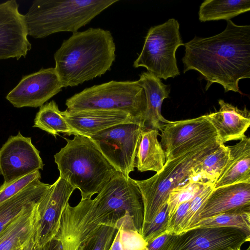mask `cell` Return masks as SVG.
Returning a JSON list of instances; mask_svg holds the SVG:
<instances>
[{"label":"cell","instance_id":"6da1fadb","mask_svg":"<svg viewBox=\"0 0 250 250\" xmlns=\"http://www.w3.org/2000/svg\"><path fill=\"white\" fill-rule=\"evenodd\" d=\"M225 29L208 38H194L184 44V73L195 70L208 82L222 85L225 92L241 93L240 80L250 78V26L227 21Z\"/></svg>","mask_w":250,"mask_h":250},{"label":"cell","instance_id":"7a4b0ae2","mask_svg":"<svg viewBox=\"0 0 250 250\" xmlns=\"http://www.w3.org/2000/svg\"><path fill=\"white\" fill-rule=\"evenodd\" d=\"M111 33L89 28L73 33L54 54L55 69L62 87L75 86L104 74L115 60Z\"/></svg>","mask_w":250,"mask_h":250},{"label":"cell","instance_id":"3957f363","mask_svg":"<svg viewBox=\"0 0 250 250\" xmlns=\"http://www.w3.org/2000/svg\"><path fill=\"white\" fill-rule=\"evenodd\" d=\"M66 145L54 156L60 176L81 192V199L98 193L117 172L90 138H64Z\"/></svg>","mask_w":250,"mask_h":250},{"label":"cell","instance_id":"277c9868","mask_svg":"<svg viewBox=\"0 0 250 250\" xmlns=\"http://www.w3.org/2000/svg\"><path fill=\"white\" fill-rule=\"evenodd\" d=\"M118 0H36L24 15L28 35L74 33Z\"/></svg>","mask_w":250,"mask_h":250},{"label":"cell","instance_id":"5b68a950","mask_svg":"<svg viewBox=\"0 0 250 250\" xmlns=\"http://www.w3.org/2000/svg\"><path fill=\"white\" fill-rule=\"evenodd\" d=\"M221 144L218 137L214 138L176 158L166 161L162 170L152 177L144 180H135L143 203L142 228L159 212L173 189L190 180H199L194 167Z\"/></svg>","mask_w":250,"mask_h":250},{"label":"cell","instance_id":"8992f818","mask_svg":"<svg viewBox=\"0 0 250 250\" xmlns=\"http://www.w3.org/2000/svg\"><path fill=\"white\" fill-rule=\"evenodd\" d=\"M65 105L68 110L119 111L144 120L146 101L145 91L137 81H111L74 94L66 100Z\"/></svg>","mask_w":250,"mask_h":250},{"label":"cell","instance_id":"52a82bcc","mask_svg":"<svg viewBox=\"0 0 250 250\" xmlns=\"http://www.w3.org/2000/svg\"><path fill=\"white\" fill-rule=\"evenodd\" d=\"M179 27L178 21L173 18L150 27L134 67H145L149 73L164 80L179 75L175 54L177 48L184 45Z\"/></svg>","mask_w":250,"mask_h":250},{"label":"cell","instance_id":"ba28073f","mask_svg":"<svg viewBox=\"0 0 250 250\" xmlns=\"http://www.w3.org/2000/svg\"><path fill=\"white\" fill-rule=\"evenodd\" d=\"M139 120L119 124L90 137L117 171L129 177L134 170L141 134L146 128Z\"/></svg>","mask_w":250,"mask_h":250},{"label":"cell","instance_id":"9c48e42d","mask_svg":"<svg viewBox=\"0 0 250 250\" xmlns=\"http://www.w3.org/2000/svg\"><path fill=\"white\" fill-rule=\"evenodd\" d=\"M160 131V144L166 161L176 158L218 137L206 115L185 120L169 121L163 125Z\"/></svg>","mask_w":250,"mask_h":250},{"label":"cell","instance_id":"30bf717a","mask_svg":"<svg viewBox=\"0 0 250 250\" xmlns=\"http://www.w3.org/2000/svg\"><path fill=\"white\" fill-rule=\"evenodd\" d=\"M250 239L235 228H199L174 234L167 250H239Z\"/></svg>","mask_w":250,"mask_h":250},{"label":"cell","instance_id":"8fae6325","mask_svg":"<svg viewBox=\"0 0 250 250\" xmlns=\"http://www.w3.org/2000/svg\"><path fill=\"white\" fill-rule=\"evenodd\" d=\"M76 188L59 176L38 203V225L34 235L35 247L41 248L57 235L62 212Z\"/></svg>","mask_w":250,"mask_h":250},{"label":"cell","instance_id":"7c38bea8","mask_svg":"<svg viewBox=\"0 0 250 250\" xmlns=\"http://www.w3.org/2000/svg\"><path fill=\"white\" fill-rule=\"evenodd\" d=\"M43 166L31 138L22 136L20 131L10 136L0 148V175L3 177V185L42 169Z\"/></svg>","mask_w":250,"mask_h":250},{"label":"cell","instance_id":"4fadbf2b","mask_svg":"<svg viewBox=\"0 0 250 250\" xmlns=\"http://www.w3.org/2000/svg\"><path fill=\"white\" fill-rule=\"evenodd\" d=\"M62 87L55 68H42L23 76L6 98L17 108H36L43 105Z\"/></svg>","mask_w":250,"mask_h":250},{"label":"cell","instance_id":"5bb4252c","mask_svg":"<svg viewBox=\"0 0 250 250\" xmlns=\"http://www.w3.org/2000/svg\"><path fill=\"white\" fill-rule=\"evenodd\" d=\"M25 16L15 0L0 3V59L25 57L31 49Z\"/></svg>","mask_w":250,"mask_h":250},{"label":"cell","instance_id":"9a60e30c","mask_svg":"<svg viewBox=\"0 0 250 250\" xmlns=\"http://www.w3.org/2000/svg\"><path fill=\"white\" fill-rule=\"evenodd\" d=\"M70 127L80 135L91 137L113 126L125 123L144 120L119 111L86 110L61 111ZM145 122V121H144Z\"/></svg>","mask_w":250,"mask_h":250},{"label":"cell","instance_id":"2e32d148","mask_svg":"<svg viewBox=\"0 0 250 250\" xmlns=\"http://www.w3.org/2000/svg\"><path fill=\"white\" fill-rule=\"evenodd\" d=\"M241 209H250V182L214 188L201 210L198 220Z\"/></svg>","mask_w":250,"mask_h":250},{"label":"cell","instance_id":"e0dca14e","mask_svg":"<svg viewBox=\"0 0 250 250\" xmlns=\"http://www.w3.org/2000/svg\"><path fill=\"white\" fill-rule=\"evenodd\" d=\"M218 103L219 110L206 116L215 129L219 142L224 144L241 140L250 125V111L246 107L240 109L223 100H219Z\"/></svg>","mask_w":250,"mask_h":250},{"label":"cell","instance_id":"ac0fdd59","mask_svg":"<svg viewBox=\"0 0 250 250\" xmlns=\"http://www.w3.org/2000/svg\"><path fill=\"white\" fill-rule=\"evenodd\" d=\"M139 76L137 81L145 91L146 101L144 117L145 125L147 128L161 130L163 125L169 121L161 114L162 103L169 97V86L148 72H144Z\"/></svg>","mask_w":250,"mask_h":250},{"label":"cell","instance_id":"d6986e66","mask_svg":"<svg viewBox=\"0 0 250 250\" xmlns=\"http://www.w3.org/2000/svg\"><path fill=\"white\" fill-rule=\"evenodd\" d=\"M39 201L26 208L1 233L0 250H15L22 248L34 235L39 220Z\"/></svg>","mask_w":250,"mask_h":250},{"label":"cell","instance_id":"ffe728a7","mask_svg":"<svg viewBox=\"0 0 250 250\" xmlns=\"http://www.w3.org/2000/svg\"><path fill=\"white\" fill-rule=\"evenodd\" d=\"M229 158L214 185V188L250 182V138L245 136L235 145L228 146Z\"/></svg>","mask_w":250,"mask_h":250},{"label":"cell","instance_id":"44dd1931","mask_svg":"<svg viewBox=\"0 0 250 250\" xmlns=\"http://www.w3.org/2000/svg\"><path fill=\"white\" fill-rule=\"evenodd\" d=\"M50 186L36 180L0 204V234L26 208L39 201Z\"/></svg>","mask_w":250,"mask_h":250},{"label":"cell","instance_id":"7402d4cb","mask_svg":"<svg viewBox=\"0 0 250 250\" xmlns=\"http://www.w3.org/2000/svg\"><path fill=\"white\" fill-rule=\"evenodd\" d=\"M159 131L146 127L142 133L135 165L140 172L154 171L157 173L166 163V154L158 140Z\"/></svg>","mask_w":250,"mask_h":250},{"label":"cell","instance_id":"603a6c76","mask_svg":"<svg viewBox=\"0 0 250 250\" xmlns=\"http://www.w3.org/2000/svg\"><path fill=\"white\" fill-rule=\"evenodd\" d=\"M250 10V0H206L200 6L199 20L228 21Z\"/></svg>","mask_w":250,"mask_h":250},{"label":"cell","instance_id":"cb8c5ba5","mask_svg":"<svg viewBox=\"0 0 250 250\" xmlns=\"http://www.w3.org/2000/svg\"><path fill=\"white\" fill-rule=\"evenodd\" d=\"M34 127H38L55 137L62 133L80 135L72 128L62 116L56 102L52 100L40 107L34 119Z\"/></svg>","mask_w":250,"mask_h":250},{"label":"cell","instance_id":"d4e9b609","mask_svg":"<svg viewBox=\"0 0 250 250\" xmlns=\"http://www.w3.org/2000/svg\"><path fill=\"white\" fill-rule=\"evenodd\" d=\"M206 227L235 228L243 231L248 236H250V209L227 211L199 219L188 230Z\"/></svg>","mask_w":250,"mask_h":250},{"label":"cell","instance_id":"484cf974","mask_svg":"<svg viewBox=\"0 0 250 250\" xmlns=\"http://www.w3.org/2000/svg\"><path fill=\"white\" fill-rule=\"evenodd\" d=\"M229 158L228 146L221 144L196 166L193 168L194 171L201 181L214 185L228 162Z\"/></svg>","mask_w":250,"mask_h":250},{"label":"cell","instance_id":"4316f807","mask_svg":"<svg viewBox=\"0 0 250 250\" xmlns=\"http://www.w3.org/2000/svg\"><path fill=\"white\" fill-rule=\"evenodd\" d=\"M209 184L199 180H190L173 189L170 192L167 201L168 220L181 204L192 200Z\"/></svg>","mask_w":250,"mask_h":250},{"label":"cell","instance_id":"83f0119b","mask_svg":"<svg viewBox=\"0 0 250 250\" xmlns=\"http://www.w3.org/2000/svg\"><path fill=\"white\" fill-rule=\"evenodd\" d=\"M214 188L213 185H208L191 200L188 209L175 235H179L187 231L198 221L199 213Z\"/></svg>","mask_w":250,"mask_h":250},{"label":"cell","instance_id":"f1b7e54d","mask_svg":"<svg viewBox=\"0 0 250 250\" xmlns=\"http://www.w3.org/2000/svg\"><path fill=\"white\" fill-rule=\"evenodd\" d=\"M117 230L101 225L98 231L84 244L82 250H109Z\"/></svg>","mask_w":250,"mask_h":250},{"label":"cell","instance_id":"f546056e","mask_svg":"<svg viewBox=\"0 0 250 250\" xmlns=\"http://www.w3.org/2000/svg\"><path fill=\"white\" fill-rule=\"evenodd\" d=\"M167 220L168 211L166 203L152 220L142 228L141 235L147 244L166 231Z\"/></svg>","mask_w":250,"mask_h":250},{"label":"cell","instance_id":"4dcf8cb0","mask_svg":"<svg viewBox=\"0 0 250 250\" xmlns=\"http://www.w3.org/2000/svg\"><path fill=\"white\" fill-rule=\"evenodd\" d=\"M39 170L24 176L7 184L0 186V204L18 194L34 181L41 180Z\"/></svg>","mask_w":250,"mask_h":250},{"label":"cell","instance_id":"1f68e13d","mask_svg":"<svg viewBox=\"0 0 250 250\" xmlns=\"http://www.w3.org/2000/svg\"><path fill=\"white\" fill-rule=\"evenodd\" d=\"M120 238L123 250H145L147 243L137 230L123 229L120 228Z\"/></svg>","mask_w":250,"mask_h":250},{"label":"cell","instance_id":"d6a6232c","mask_svg":"<svg viewBox=\"0 0 250 250\" xmlns=\"http://www.w3.org/2000/svg\"><path fill=\"white\" fill-rule=\"evenodd\" d=\"M191 200L181 204L177 208L171 217L167 220L165 232L176 234L179 226L188 209Z\"/></svg>","mask_w":250,"mask_h":250},{"label":"cell","instance_id":"836d02e7","mask_svg":"<svg viewBox=\"0 0 250 250\" xmlns=\"http://www.w3.org/2000/svg\"><path fill=\"white\" fill-rule=\"evenodd\" d=\"M174 234L166 232L157 236L147 244V250H167Z\"/></svg>","mask_w":250,"mask_h":250},{"label":"cell","instance_id":"e575fe53","mask_svg":"<svg viewBox=\"0 0 250 250\" xmlns=\"http://www.w3.org/2000/svg\"><path fill=\"white\" fill-rule=\"evenodd\" d=\"M109 250H123L120 238V231L119 229L116 232Z\"/></svg>","mask_w":250,"mask_h":250},{"label":"cell","instance_id":"d590c367","mask_svg":"<svg viewBox=\"0 0 250 250\" xmlns=\"http://www.w3.org/2000/svg\"><path fill=\"white\" fill-rule=\"evenodd\" d=\"M49 250H63L61 242L54 238L48 243Z\"/></svg>","mask_w":250,"mask_h":250},{"label":"cell","instance_id":"8d00e7d4","mask_svg":"<svg viewBox=\"0 0 250 250\" xmlns=\"http://www.w3.org/2000/svg\"><path fill=\"white\" fill-rule=\"evenodd\" d=\"M22 250H39V248H36L35 247L34 236L31 237L27 243L23 247Z\"/></svg>","mask_w":250,"mask_h":250},{"label":"cell","instance_id":"74e56055","mask_svg":"<svg viewBox=\"0 0 250 250\" xmlns=\"http://www.w3.org/2000/svg\"><path fill=\"white\" fill-rule=\"evenodd\" d=\"M39 250H49L48 243H46L43 247L39 248Z\"/></svg>","mask_w":250,"mask_h":250},{"label":"cell","instance_id":"f35d334b","mask_svg":"<svg viewBox=\"0 0 250 250\" xmlns=\"http://www.w3.org/2000/svg\"><path fill=\"white\" fill-rule=\"evenodd\" d=\"M22 248H20V249H18L15 250H22Z\"/></svg>","mask_w":250,"mask_h":250},{"label":"cell","instance_id":"ab89813d","mask_svg":"<svg viewBox=\"0 0 250 250\" xmlns=\"http://www.w3.org/2000/svg\"><path fill=\"white\" fill-rule=\"evenodd\" d=\"M241 250V249H240V250ZM250 250V247H249V248H248L247 250Z\"/></svg>","mask_w":250,"mask_h":250},{"label":"cell","instance_id":"60d3db41","mask_svg":"<svg viewBox=\"0 0 250 250\" xmlns=\"http://www.w3.org/2000/svg\"><path fill=\"white\" fill-rule=\"evenodd\" d=\"M145 250H147V249H146Z\"/></svg>","mask_w":250,"mask_h":250}]
</instances>
